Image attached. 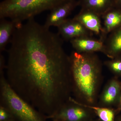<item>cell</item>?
Segmentation results:
<instances>
[{"instance_id":"7","label":"cell","mask_w":121,"mask_h":121,"mask_svg":"<svg viewBox=\"0 0 121 121\" xmlns=\"http://www.w3.org/2000/svg\"><path fill=\"white\" fill-rule=\"evenodd\" d=\"M58 34L63 40L69 41L82 36H92V32L73 18L67 19L57 27Z\"/></svg>"},{"instance_id":"5","label":"cell","mask_w":121,"mask_h":121,"mask_svg":"<svg viewBox=\"0 0 121 121\" xmlns=\"http://www.w3.org/2000/svg\"><path fill=\"white\" fill-rule=\"evenodd\" d=\"M93 113L92 109L76 101L72 97L54 116L61 121H91Z\"/></svg>"},{"instance_id":"19","label":"cell","mask_w":121,"mask_h":121,"mask_svg":"<svg viewBox=\"0 0 121 121\" xmlns=\"http://www.w3.org/2000/svg\"><path fill=\"white\" fill-rule=\"evenodd\" d=\"M121 10V0H115L114 7Z\"/></svg>"},{"instance_id":"8","label":"cell","mask_w":121,"mask_h":121,"mask_svg":"<svg viewBox=\"0 0 121 121\" xmlns=\"http://www.w3.org/2000/svg\"><path fill=\"white\" fill-rule=\"evenodd\" d=\"M78 6L76 0H68L58 5L50 11L44 25L48 28L52 26L58 27Z\"/></svg>"},{"instance_id":"14","label":"cell","mask_w":121,"mask_h":121,"mask_svg":"<svg viewBox=\"0 0 121 121\" xmlns=\"http://www.w3.org/2000/svg\"><path fill=\"white\" fill-rule=\"evenodd\" d=\"M18 24L5 19H0V52L5 51L7 45L11 39Z\"/></svg>"},{"instance_id":"15","label":"cell","mask_w":121,"mask_h":121,"mask_svg":"<svg viewBox=\"0 0 121 121\" xmlns=\"http://www.w3.org/2000/svg\"><path fill=\"white\" fill-rule=\"evenodd\" d=\"M81 104V103H80ZM82 104L90 108L102 121H114L115 110L111 108L102 107L98 106H90Z\"/></svg>"},{"instance_id":"22","label":"cell","mask_w":121,"mask_h":121,"mask_svg":"<svg viewBox=\"0 0 121 121\" xmlns=\"http://www.w3.org/2000/svg\"><path fill=\"white\" fill-rule=\"evenodd\" d=\"M101 121V120H100V121Z\"/></svg>"},{"instance_id":"9","label":"cell","mask_w":121,"mask_h":121,"mask_svg":"<svg viewBox=\"0 0 121 121\" xmlns=\"http://www.w3.org/2000/svg\"><path fill=\"white\" fill-rule=\"evenodd\" d=\"M74 51L82 53H95L100 52L104 54V42L99 39H97L92 36H82L70 41Z\"/></svg>"},{"instance_id":"4","label":"cell","mask_w":121,"mask_h":121,"mask_svg":"<svg viewBox=\"0 0 121 121\" xmlns=\"http://www.w3.org/2000/svg\"><path fill=\"white\" fill-rule=\"evenodd\" d=\"M0 106L21 121H43V117L28 103L15 92L9 84L4 72H0Z\"/></svg>"},{"instance_id":"17","label":"cell","mask_w":121,"mask_h":121,"mask_svg":"<svg viewBox=\"0 0 121 121\" xmlns=\"http://www.w3.org/2000/svg\"><path fill=\"white\" fill-rule=\"evenodd\" d=\"M10 113L8 111L3 107H0V121H4L7 120L10 117Z\"/></svg>"},{"instance_id":"10","label":"cell","mask_w":121,"mask_h":121,"mask_svg":"<svg viewBox=\"0 0 121 121\" xmlns=\"http://www.w3.org/2000/svg\"><path fill=\"white\" fill-rule=\"evenodd\" d=\"M101 17L94 12L81 9L80 12L73 18L80 22L93 34L99 36V39H100L103 33Z\"/></svg>"},{"instance_id":"13","label":"cell","mask_w":121,"mask_h":121,"mask_svg":"<svg viewBox=\"0 0 121 121\" xmlns=\"http://www.w3.org/2000/svg\"><path fill=\"white\" fill-rule=\"evenodd\" d=\"M115 0H78L81 9L94 12L101 17L108 10L114 7Z\"/></svg>"},{"instance_id":"6","label":"cell","mask_w":121,"mask_h":121,"mask_svg":"<svg viewBox=\"0 0 121 121\" xmlns=\"http://www.w3.org/2000/svg\"><path fill=\"white\" fill-rule=\"evenodd\" d=\"M121 94V82L118 78L114 77L106 84L99 95L97 106L111 108L117 106Z\"/></svg>"},{"instance_id":"2","label":"cell","mask_w":121,"mask_h":121,"mask_svg":"<svg viewBox=\"0 0 121 121\" xmlns=\"http://www.w3.org/2000/svg\"><path fill=\"white\" fill-rule=\"evenodd\" d=\"M72 96L84 105L97 106L103 81V64L95 53L73 51L69 56Z\"/></svg>"},{"instance_id":"12","label":"cell","mask_w":121,"mask_h":121,"mask_svg":"<svg viewBox=\"0 0 121 121\" xmlns=\"http://www.w3.org/2000/svg\"><path fill=\"white\" fill-rule=\"evenodd\" d=\"M104 45V54L110 59L121 55V26L108 35Z\"/></svg>"},{"instance_id":"11","label":"cell","mask_w":121,"mask_h":121,"mask_svg":"<svg viewBox=\"0 0 121 121\" xmlns=\"http://www.w3.org/2000/svg\"><path fill=\"white\" fill-rule=\"evenodd\" d=\"M103 33L99 39L105 42L108 35L121 26V10L113 7L102 16Z\"/></svg>"},{"instance_id":"20","label":"cell","mask_w":121,"mask_h":121,"mask_svg":"<svg viewBox=\"0 0 121 121\" xmlns=\"http://www.w3.org/2000/svg\"><path fill=\"white\" fill-rule=\"evenodd\" d=\"M118 121H121V117L119 118V119H118Z\"/></svg>"},{"instance_id":"18","label":"cell","mask_w":121,"mask_h":121,"mask_svg":"<svg viewBox=\"0 0 121 121\" xmlns=\"http://www.w3.org/2000/svg\"><path fill=\"white\" fill-rule=\"evenodd\" d=\"M115 110L116 114L118 113L121 111V94L119 102L117 106V108Z\"/></svg>"},{"instance_id":"16","label":"cell","mask_w":121,"mask_h":121,"mask_svg":"<svg viewBox=\"0 0 121 121\" xmlns=\"http://www.w3.org/2000/svg\"><path fill=\"white\" fill-rule=\"evenodd\" d=\"M104 64L114 77H121V55L105 60Z\"/></svg>"},{"instance_id":"1","label":"cell","mask_w":121,"mask_h":121,"mask_svg":"<svg viewBox=\"0 0 121 121\" xmlns=\"http://www.w3.org/2000/svg\"><path fill=\"white\" fill-rule=\"evenodd\" d=\"M58 33L34 18L17 26L8 51L7 81L34 108L54 114L71 97L69 56Z\"/></svg>"},{"instance_id":"21","label":"cell","mask_w":121,"mask_h":121,"mask_svg":"<svg viewBox=\"0 0 121 121\" xmlns=\"http://www.w3.org/2000/svg\"><path fill=\"white\" fill-rule=\"evenodd\" d=\"M59 121V120H57V121Z\"/></svg>"},{"instance_id":"3","label":"cell","mask_w":121,"mask_h":121,"mask_svg":"<svg viewBox=\"0 0 121 121\" xmlns=\"http://www.w3.org/2000/svg\"><path fill=\"white\" fill-rule=\"evenodd\" d=\"M68 0H4L0 4V19L8 18L19 24L51 11Z\"/></svg>"}]
</instances>
